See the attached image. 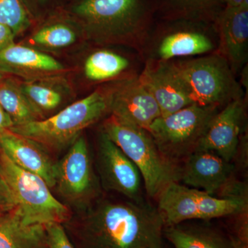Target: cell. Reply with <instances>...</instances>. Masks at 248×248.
Returning a JSON list of instances; mask_svg holds the SVG:
<instances>
[{
  "mask_svg": "<svg viewBox=\"0 0 248 248\" xmlns=\"http://www.w3.org/2000/svg\"><path fill=\"white\" fill-rule=\"evenodd\" d=\"M109 112L108 93L96 91L44 120L14 125L9 130L38 142L48 151L69 148L88 127Z\"/></svg>",
  "mask_w": 248,
  "mask_h": 248,
  "instance_id": "cell-3",
  "label": "cell"
},
{
  "mask_svg": "<svg viewBox=\"0 0 248 248\" xmlns=\"http://www.w3.org/2000/svg\"><path fill=\"white\" fill-rule=\"evenodd\" d=\"M75 12L104 32L135 34L141 31V0H84Z\"/></svg>",
  "mask_w": 248,
  "mask_h": 248,
  "instance_id": "cell-13",
  "label": "cell"
},
{
  "mask_svg": "<svg viewBox=\"0 0 248 248\" xmlns=\"http://www.w3.org/2000/svg\"><path fill=\"white\" fill-rule=\"evenodd\" d=\"M218 111V107L192 104L174 113L161 116L148 131L163 154L177 163L195 151Z\"/></svg>",
  "mask_w": 248,
  "mask_h": 248,
  "instance_id": "cell-8",
  "label": "cell"
},
{
  "mask_svg": "<svg viewBox=\"0 0 248 248\" xmlns=\"http://www.w3.org/2000/svg\"><path fill=\"white\" fill-rule=\"evenodd\" d=\"M245 116L246 105L242 98L227 104L210 122L195 151L213 152L232 162L237 153Z\"/></svg>",
  "mask_w": 248,
  "mask_h": 248,
  "instance_id": "cell-12",
  "label": "cell"
},
{
  "mask_svg": "<svg viewBox=\"0 0 248 248\" xmlns=\"http://www.w3.org/2000/svg\"><path fill=\"white\" fill-rule=\"evenodd\" d=\"M0 150L15 164L40 176L53 188L55 162L49 151L38 142L6 130L0 133Z\"/></svg>",
  "mask_w": 248,
  "mask_h": 248,
  "instance_id": "cell-15",
  "label": "cell"
},
{
  "mask_svg": "<svg viewBox=\"0 0 248 248\" xmlns=\"http://www.w3.org/2000/svg\"><path fill=\"white\" fill-rule=\"evenodd\" d=\"M228 234L232 248H248V210L233 217Z\"/></svg>",
  "mask_w": 248,
  "mask_h": 248,
  "instance_id": "cell-26",
  "label": "cell"
},
{
  "mask_svg": "<svg viewBox=\"0 0 248 248\" xmlns=\"http://www.w3.org/2000/svg\"><path fill=\"white\" fill-rule=\"evenodd\" d=\"M156 198L165 227L188 220L232 217L248 210V197H216L179 182L166 186Z\"/></svg>",
  "mask_w": 248,
  "mask_h": 248,
  "instance_id": "cell-6",
  "label": "cell"
},
{
  "mask_svg": "<svg viewBox=\"0 0 248 248\" xmlns=\"http://www.w3.org/2000/svg\"><path fill=\"white\" fill-rule=\"evenodd\" d=\"M234 166L211 151H196L186 158L181 170L184 185L222 197H246V184L233 179Z\"/></svg>",
  "mask_w": 248,
  "mask_h": 248,
  "instance_id": "cell-9",
  "label": "cell"
},
{
  "mask_svg": "<svg viewBox=\"0 0 248 248\" xmlns=\"http://www.w3.org/2000/svg\"><path fill=\"white\" fill-rule=\"evenodd\" d=\"M14 37L13 31L0 23V51L14 44Z\"/></svg>",
  "mask_w": 248,
  "mask_h": 248,
  "instance_id": "cell-29",
  "label": "cell"
},
{
  "mask_svg": "<svg viewBox=\"0 0 248 248\" xmlns=\"http://www.w3.org/2000/svg\"><path fill=\"white\" fill-rule=\"evenodd\" d=\"M128 66V59L110 50H101L87 58L84 73L92 81H105L120 76Z\"/></svg>",
  "mask_w": 248,
  "mask_h": 248,
  "instance_id": "cell-22",
  "label": "cell"
},
{
  "mask_svg": "<svg viewBox=\"0 0 248 248\" xmlns=\"http://www.w3.org/2000/svg\"><path fill=\"white\" fill-rule=\"evenodd\" d=\"M109 112L122 122L148 130L161 112L139 78L125 80L108 93Z\"/></svg>",
  "mask_w": 248,
  "mask_h": 248,
  "instance_id": "cell-11",
  "label": "cell"
},
{
  "mask_svg": "<svg viewBox=\"0 0 248 248\" xmlns=\"http://www.w3.org/2000/svg\"><path fill=\"white\" fill-rule=\"evenodd\" d=\"M76 32L64 24H54L42 28L32 37L35 45L48 48H61L75 43Z\"/></svg>",
  "mask_w": 248,
  "mask_h": 248,
  "instance_id": "cell-24",
  "label": "cell"
},
{
  "mask_svg": "<svg viewBox=\"0 0 248 248\" xmlns=\"http://www.w3.org/2000/svg\"><path fill=\"white\" fill-rule=\"evenodd\" d=\"M6 73H4V72H2L0 70V81L6 78V77H5L6 76Z\"/></svg>",
  "mask_w": 248,
  "mask_h": 248,
  "instance_id": "cell-32",
  "label": "cell"
},
{
  "mask_svg": "<svg viewBox=\"0 0 248 248\" xmlns=\"http://www.w3.org/2000/svg\"><path fill=\"white\" fill-rule=\"evenodd\" d=\"M0 70L27 81H39L56 76L64 67L50 55L14 43L0 51Z\"/></svg>",
  "mask_w": 248,
  "mask_h": 248,
  "instance_id": "cell-17",
  "label": "cell"
},
{
  "mask_svg": "<svg viewBox=\"0 0 248 248\" xmlns=\"http://www.w3.org/2000/svg\"><path fill=\"white\" fill-rule=\"evenodd\" d=\"M212 40L205 35L195 31H179L166 35L158 46L160 61L173 58L194 56L213 50Z\"/></svg>",
  "mask_w": 248,
  "mask_h": 248,
  "instance_id": "cell-20",
  "label": "cell"
},
{
  "mask_svg": "<svg viewBox=\"0 0 248 248\" xmlns=\"http://www.w3.org/2000/svg\"><path fill=\"white\" fill-rule=\"evenodd\" d=\"M45 228L48 248H76L62 223H48Z\"/></svg>",
  "mask_w": 248,
  "mask_h": 248,
  "instance_id": "cell-27",
  "label": "cell"
},
{
  "mask_svg": "<svg viewBox=\"0 0 248 248\" xmlns=\"http://www.w3.org/2000/svg\"><path fill=\"white\" fill-rule=\"evenodd\" d=\"M0 248H48L45 225L29 223L14 208L0 216Z\"/></svg>",
  "mask_w": 248,
  "mask_h": 248,
  "instance_id": "cell-18",
  "label": "cell"
},
{
  "mask_svg": "<svg viewBox=\"0 0 248 248\" xmlns=\"http://www.w3.org/2000/svg\"><path fill=\"white\" fill-rule=\"evenodd\" d=\"M0 23L9 27L15 35L29 27V17L20 0H0Z\"/></svg>",
  "mask_w": 248,
  "mask_h": 248,
  "instance_id": "cell-25",
  "label": "cell"
},
{
  "mask_svg": "<svg viewBox=\"0 0 248 248\" xmlns=\"http://www.w3.org/2000/svg\"><path fill=\"white\" fill-rule=\"evenodd\" d=\"M14 125L12 120L0 106V133Z\"/></svg>",
  "mask_w": 248,
  "mask_h": 248,
  "instance_id": "cell-30",
  "label": "cell"
},
{
  "mask_svg": "<svg viewBox=\"0 0 248 248\" xmlns=\"http://www.w3.org/2000/svg\"><path fill=\"white\" fill-rule=\"evenodd\" d=\"M21 89L28 101L40 116L45 119L46 113L56 110L61 105L62 93L49 85L37 81H27L20 84Z\"/></svg>",
  "mask_w": 248,
  "mask_h": 248,
  "instance_id": "cell-23",
  "label": "cell"
},
{
  "mask_svg": "<svg viewBox=\"0 0 248 248\" xmlns=\"http://www.w3.org/2000/svg\"><path fill=\"white\" fill-rule=\"evenodd\" d=\"M139 79L156 101L161 116L194 104L172 62L148 63Z\"/></svg>",
  "mask_w": 248,
  "mask_h": 248,
  "instance_id": "cell-14",
  "label": "cell"
},
{
  "mask_svg": "<svg viewBox=\"0 0 248 248\" xmlns=\"http://www.w3.org/2000/svg\"><path fill=\"white\" fill-rule=\"evenodd\" d=\"M164 236L174 248H232L228 236L207 226H166Z\"/></svg>",
  "mask_w": 248,
  "mask_h": 248,
  "instance_id": "cell-19",
  "label": "cell"
},
{
  "mask_svg": "<svg viewBox=\"0 0 248 248\" xmlns=\"http://www.w3.org/2000/svg\"><path fill=\"white\" fill-rule=\"evenodd\" d=\"M62 203L83 211L102 197V188L86 139L79 136L55 165V186Z\"/></svg>",
  "mask_w": 248,
  "mask_h": 248,
  "instance_id": "cell-7",
  "label": "cell"
},
{
  "mask_svg": "<svg viewBox=\"0 0 248 248\" xmlns=\"http://www.w3.org/2000/svg\"><path fill=\"white\" fill-rule=\"evenodd\" d=\"M63 225L76 248H164V218L143 199L102 196Z\"/></svg>",
  "mask_w": 248,
  "mask_h": 248,
  "instance_id": "cell-1",
  "label": "cell"
},
{
  "mask_svg": "<svg viewBox=\"0 0 248 248\" xmlns=\"http://www.w3.org/2000/svg\"><path fill=\"white\" fill-rule=\"evenodd\" d=\"M102 130L137 166L151 198L171 183L180 182L182 167L163 154L148 130L112 115L104 122Z\"/></svg>",
  "mask_w": 248,
  "mask_h": 248,
  "instance_id": "cell-2",
  "label": "cell"
},
{
  "mask_svg": "<svg viewBox=\"0 0 248 248\" xmlns=\"http://www.w3.org/2000/svg\"><path fill=\"white\" fill-rule=\"evenodd\" d=\"M223 1L226 3L227 6L230 7H235L242 4L244 0H223Z\"/></svg>",
  "mask_w": 248,
  "mask_h": 248,
  "instance_id": "cell-31",
  "label": "cell"
},
{
  "mask_svg": "<svg viewBox=\"0 0 248 248\" xmlns=\"http://www.w3.org/2000/svg\"><path fill=\"white\" fill-rule=\"evenodd\" d=\"M16 208L14 198L4 181L0 177V216Z\"/></svg>",
  "mask_w": 248,
  "mask_h": 248,
  "instance_id": "cell-28",
  "label": "cell"
},
{
  "mask_svg": "<svg viewBox=\"0 0 248 248\" xmlns=\"http://www.w3.org/2000/svg\"><path fill=\"white\" fill-rule=\"evenodd\" d=\"M0 106L9 116L14 125L41 120L23 93L20 84L11 78H5L0 81Z\"/></svg>",
  "mask_w": 248,
  "mask_h": 248,
  "instance_id": "cell-21",
  "label": "cell"
},
{
  "mask_svg": "<svg viewBox=\"0 0 248 248\" xmlns=\"http://www.w3.org/2000/svg\"><path fill=\"white\" fill-rule=\"evenodd\" d=\"M0 177L11 192L16 208L29 223L63 224L71 218L73 212L52 193L42 177L19 168L1 150Z\"/></svg>",
  "mask_w": 248,
  "mask_h": 248,
  "instance_id": "cell-4",
  "label": "cell"
},
{
  "mask_svg": "<svg viewBox=\"0 0 248 248\" xmlns=\"http://www.w3.org/2000/svg\"><path fill=\"white\" fill-rule=\"evenodd\" d=\"M172 63L194 104L219 107L242 98L243 91L234 73L218 53Z\"/></svg>",
  "mask_w": 248,
  "mask_h": 248,
  "instance_id": "cell-5",
  "label": "cell"
},
{
  "mask_svg": "<svg viewBox=\"0 0 248 248\" xmlns=\"http://www.w3.org/2000/svg\"><path fill=\"white\" fill-rule=\"evenodd\" d=\"M221 55L236 73L246 64L248 46V0L235 7L227 8L218 18Z\"/></svg>",
  "mask_w": 248,
  "mask_h": 248,
  "instance_id": "cell-16",
  "label": "cell"
},
{
  "mask_svg": "<svg viewBox=\"0 0 248 248\" xmlns=\"http://www.w3.org/2000/svg\"><path fill=\"white\" fill-rule=\"evenodd\" d=\"M94 164L102 190L130 200H143V180L138 168L103 130L98 138Z\"/></svg>",
  "mask_w": 248,
  "mask_h": 248,
  "instance_id": "cell-10",
  "label": "cell"
}]
</instances>
